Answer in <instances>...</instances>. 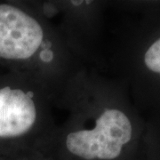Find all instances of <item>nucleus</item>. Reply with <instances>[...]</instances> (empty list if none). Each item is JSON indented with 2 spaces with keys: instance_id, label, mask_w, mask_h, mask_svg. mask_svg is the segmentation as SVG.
Here are the masks:
<instances>
[{
  "instance_id": "f257e3e1",
  "label": "nucleus",
  "mask_w": 160,
  "mask_h": 160,
  "mask_svg": "<svg viewBox=\"0 0 160 160\" xmlns=\"http://www.w3.org/2000/svg\"><path fill=\"white\" fill-rule=\"evenodd\" d=\"M116 96L106 73L84 69L58 102L57 131L47 156L55 160H122L134 130Z\"/></svg>"
},
{
  "instance_id": "f03ea898",
  "label": "nucleus",
  "mask_w": 160,
  "mask_h": 160,
  "mask_svg": "<svg viewBox=\"0 0 160 160\" xmlns=\"http://www.w3.org/2000/svg\"><path fill=\"white\" fill-rule=\"evenodd\" d=\"M0 60L14 74L34 83L57 103L87 68L59 29L33 6L0 3Z\"/></svg>"
},
{
  "instance_id": "7ed1b4c3",
  "label": "nucleus",
  "mask_w": 160,
  "mask_h": 160,
  "mask_svg": "<svg viewBox=\"0 0 160 160\" xmlns=\"http://www.w3.org/2000/svg\"><path fill=\"white\" fill-rule=\"evenodd\" d=\"M87 68L100 69L105 45L103 1H31Z\"/></svg>"
},
{
  "instance_id": "20e7f679",
  "label": "nucleus",
  "mask_w": 160,
  "mask_h": 160,
  "mask_svg": "<svg viewBox=\"0 0 160 160\" xmlns=\"http://www.w3.org/2000/svg\"><path fill=\"white\" fill-rule=\"evenodd\" d=\"M143 64L153 74L160 75V37L146 48L143 53Z\"/></svg>"
},
{
  "instance_id": "39448f33",
  "label": "nucleus",
  "mask_w": 160,
  "mask_h": 160,
  "mask_svg": "<svg viewBox=\"0 0 160 160\" xmlns=\"http://www.w3.org/2000/svg\"><path fill=\"white\" fill-rule=\"evenodd\" d=\"M23 160H55L50 156L47 155H42V154H36L33 156H30L28 158H25Z\"/></svg>"
},
{
  "instance_id": "423d86ee",
  "label": "nucleus",
  "mask_w": 160,
  "mask_h": 160,
  "mask_svg": "<svg viewBox=\"0 0 160 160\" xmlns=\"http://www.w3.org/2000/svg\"><path fill=\"white\" fill-rule=\"evenodd\" d=\"M25 158H18V157H13V156H8L7 158H4L0 156V160H23Z\"/></svg>"
}]
</instances>
